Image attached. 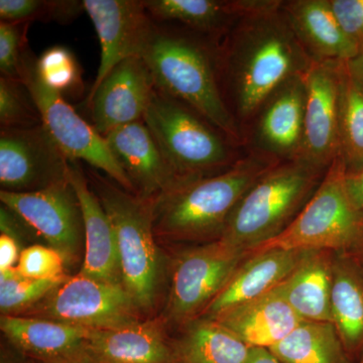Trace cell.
Here are the masks:
<instances>
[{"mask_svg": "<svg viewBox=\"0 0 363 363\" xmlns=\"http://www.w3.org/2000/svg\"><path fill=\"white\" fill-rule=\"evenodd\" d=\"M281 4L269 0L240 18L218 43L222 94L238 126L259 114L286 81L304 76L313 63Z\"/></svg>", "mask_w": 363, "mask_h": 363, "instance_id": "obj_1", "label": "cell"}, {"mask_svg": "<svg viewBox=\"0 0 363 363\" xmlns=\"http://www.w3.org/2000/svg\"><path fill=\"white\" fill-rule=\"evenodd\" d=\"M218 43L152 18L138 56L152 72L157 90L188 105L236 143L240 128L222 94Z\"/></svg>", "mask_w": 363, "mask_h": 363, "instance_id": "obj_2", "label": "cell"}, {"mask_svg": "<svg viewBox=\"0 0 363 363\" xmlns=\"http://www.w3.org/2000/svg\"><path fill=\"white\" fill-rule=\"evenodd\" d=\"M281 162L257 150L216 175L182 181L154 200L156 236L173 241L219 240L248 190Z\"/></svg>", "mask_w": 363, "mask_h": 363, "instance_id": "obj_3", "label": "cell"}, {"mask_svg": "<svg viewBox=\"0 0 363 363\" xmlns=\"http://www.w3.org/2000/svg\"><path fill=\"white\" fill-rule=\"evenodd\" d=\"M325 172L300 160L279 162L241 198L219 240L248 253L274 240L309 201Z\"/></svg>", "mask_w": 363, "mask_h": 363, "instance_id": "obj_4", "label": "cell"}, {"mask_svg": "<svg viewBox=\"0 0 363 363\" xmlns=\"http://www.w3.org/2000/svg\"><path fill=\"white\" fill-rule=\"evenodd\" d=\"M90 183L113 226L123 286L140 311L147 313L156 305L164 272L154 229V200L99 175L91 176Z\"/></svg>", "mask_w": 363, "mask_h": 363, "instance_id": "obj_5", "label": "cell"}, {"mask_svg": "<svg viewBox=\"0 0 363 363\" xmlns=\"http://www.w3.org/2000/svg\"><path fill=\"white\" fill-rule=\"evenodd\" d=\"M346 167L338 156L292 223L250 253L272 248L329 250L358 257L363 253V214L351 199Z\"/></svg>", "mask_w": 363, "mask_h": 363, "instance_id": "obj_6", "label": "cell"}, {"mask_svg": "<svg viewBox=\"0 0 363 363\" xmlns=\"http://www.w3.org/2000/svg\"><path fill=\"white\" fill-rule=\"evenodd\" d=\"M143 121L183 180L216 175L238 161L222 131L175 98L155 91Z\"/></svg>", "mask_w": 363, "mask_h": 363, "instance_id": "obj_7", "label": "cell"}, {"mask_svg": "<svg viewBox=\"0 0 363 363\" xmlns=\"http://www.w3.org/2000/svg\"><path fill=\"white\" fill-rule=\"evenodd\" d=\"M37 58L28 45L21 57L20 77L32 93L45 130L69 161L87 162L135 194L130 179L112 156L104 136L79 116L64 96L42 82L35 66Z\"/></svg>", "mask_w": 363, "mask_h": 363, "instance_id": "obj_8", "label": "cell"}, {"mask_svg": "<svg viewBox=\"0 0 363 363\" xmlns=\"http://www.w3.org/2000/svg\"><path fill=\"white\" fill-rule=\"evenodd\" d=\"M140 313L123 284L79 272L67 277L21 316L45 318L88 330H108L140 321Z\"/></svg>", "mask_w": 363, "mask_h": 363, "instance_id": "obj_9", "label": "cell"}, {"mask_svg": "<svg viewBox=\"0 0 363 363\" xmlns=\"http://www.w3.org/2000/svg\"><path fill=\"white\" fill-rule=\"evenodd\" d=\"M248 255L220 240L181 252L172 267L167 320L185 325L201 317Z\"/></svg>", "mask_w": 363, "mask_h": 363, "instance_id": "obj_10", "label": "cell"}, {"mask_svg": "<svg viewBox=\"0 0 363 363\" xmlns=\"http://www.w3.org/2000/svg\"><path fill=\"white\" fill-rule=\"evenodd\" d=\"M0 201L48 247L58 250L67 264L79 259L85 245L84 221L70 179L35 192L0 191Z\"/></svg>", "mask_w": 363, "mask_h": 363, "instance_id": "obj_11", "label": "cell"}, {"mask_svg": "<svg viewBox=\"0 0 363 363\" xmlns=\"http://www.w3.org/2000/svg\"><path fill=\"white\" fill-rule=\"evenodd\" d=\"M70 161L44 125L0 130V186L13 193L35 192L69 178Z\"/></svg>", "mask_w": 363, "mask_h": 363, "instance_id": "obj_12", "label": "cell"}, {"mask_svg": "<svg viewBox=\"0 0 363 363\" xmlns=\"http://www.w3.org/2000/svg\"><path fill=\"white\" fill-rule=\"evenodd\" d=\"M340 62L313 61L304 75V131L296 160L326 171L340 156Z\"/></svg>", "mask_w": 363, "mask_h": 363, "instance_id": "obj_13", "label": "cell"}, {"mask_svg": "<svg viewBox=\"0 0 363 363\" xmlns=\"http://www.w3.org/2000/svg\"><path fill=\"white\" fill-rule=\"evenodd\" d=\"M156 91L154 78L140 56L121 61L96 87L90 89L86 104L91 121L102 136L116 128L143 121Z\"/></svg>", "mask_w": 363, "mask_h": 363, "instance_id": "obj_14", "label": "cell"}, {"mask_svg": "<svg viewBox=\"0 0 363 363\" xmlns=\"http://www.w3.org/2000/svg\"><path fill=\"white\" fill-rule=\"evenodd\" d=\"M117 164L130 179L135 194L156 200L181 183L145 121H135L104 136Z\"/></svg>", "mask_w": 363, "mask_h": 363, "instance_id": "obj_15", "label": "cell"}, {"mask_svg": "<svg viewBox=\"0 0 363 363\" xmlns=\"http://www.w3.org/2000/svg\"><path fill=\"white\" fill-rule=\"evenodd\" d=\"M83 6L101 50L93 89L117 64L138 56L152 18L143 0H83Z\"/></svg>", "mask_w": 363, "mask_h": 363, "instance_id": "obj_16", "label": "cell"}, {"mask_svg": "<svg viewBox=\"0 0 363 363\" xmlns=\"http://www.w3.org/2000/svg\"><path fill=\"white\" fill-rule=\"evenodd\" d=\"M304 76L286 81L262 106L255 130L259 152L274 159L296 160L304 131Z\"/></svg>", "mask_w": 363, "mask_h": 363, "instance_id": "obj_17", "label": "cell"}, {"mask_svg": "<svg viewBox=\"0 0 363 363\" xmlns=\"http://www.w3.org/2000/svg\"><path fill=\"white\" fill-rule=\"evenodd\" d=\"M80 164L79 161H70L69 172L84 221L85 253L80 272L91 278L123 284L113 226Z\"/></svg>", "mask_w": 363, "mask_h": 363, "instance_id": "obj_18", "label": "cell"}, {"mask_svg": "<svg viewBox=\"0 0 363 363\" xmlns=\"http://www.w3.org/2000/svg\"><path fill=\"white\" fill-rule=\"evenodd\" d=\"M305 252L306 250L272 248L250 253L202 316L216 317L231 308L271 292L292 274Z\"/></svg>", "mask_w": 363, "mask_h": 363, "instance_id": "obj_19", "label": "cell"}, {"mask_svg": "<svg viewBox=\"0 0 363 363\" xmlns=\"http://www.w3.org/2000/svg\"><path fill=\"white\" fill-rule=\"evenodd\" d=\"M281 9L313 61L345 62L357 56L359 45L344 33L329 0H291Z\"/></svg>", "mask_w": 363, "mask_h": 363, "instance_id": "obj_20", "label": "cell"}, {"mask_svg": "<svg viewBox=\"0 0 363 363\" xmlns=\"http://www.w3.org/2000/svg\"><path fill=\"white\" fill-rule=\"evenodd\" d=\"M213 318L248 347L267 350L283 340L304 321L277 288Z\"/></svg>", "mask_w": 363, "mask_h": 363, "instance_id": "obj_21", "label": "cell"}, {"mask_svg": "<svg viewBox=\"0 0 363 363\" xmlns=\"http://www.w3.org/2000/svg\"><path fill=\"white\" fill-rule=\"evenodd\" d=\"M269 0H143L152 20L220 40L240 18Z\"/></svg>", "mask_w": 363, "mask_h": 363, "instance_id": "obj_22", "label": "cell"}, {"mask_svg": "<svg viewBox=\"0 0 363 363\" xmlns=\"http://www.w3.org/2000/svg\"><path fill=\"white\" fill-rule=\"evenodd\" d=\"M87 350L98 363H171L172 346L161 320L91 330Z\"/></svg>", "mask_w": 363, "mask_h": 363, "instance_id": "obj_23", "label": "cell"}, {"mask_svg": "<svg viewBox=\"0 0 363 363\" xmlns=\"http://www.w3.org/2000/svg\"><path fill=\"white\" fill-rule=\"evenodd\" d=\"M0 329L16 350L45 362L84 350L91 330L45 318L0 317Z\"/></svg>", "mask_w": 363, "mask_h": 363, "instance_id": "obj_24", "label": "cell"}, {"mask_svg": "<svg viewBox=\"0 0 363 363\" xmlns=\"http://www.w3.org/2000/svg\"><path fill=\"white\" fill-rule=\"evenodd\" d=\"M334 252L306 250L292 274L277 289L304 321L332 322Z\"/></svg>", "mask_w": 363, "mask_h": 363, "instance_id": "obj_25", "label": "cell"}, {"mask_svg": "<svg viewBox=\"0 0 363 363\" xmlns=\"http://www.w3.org/2000/svg\"><path fill=\"white\" fill-rule=\"evenodd\" d=\"M332 323L355 363L363 355V269L355 257L334 253Z\"/></svg>", "mask_w": 363, "mask_h": 363, "instance_id": "obj_26", "label": "cell"}, {"mask_svg": "<svg viewBox=\"0 0 363 363\" xmlns=\"http://www.w3.org/2000/svg\"><path fill=\"white\" fill-rule=\"evenodd\" d=\"M183 326L171 342V363L247 362L250 348L218 320L202 316Z\"/></svg>", "mask_w": 363, "mask_h": 363, "instance_id": "obj_27", "label": "cell"}, {"mask_svg": "<svg viewBox=\"0 0 363 363\" xmlns=\"http://www.w3.org/2000/svg\"><path fill=\"white\" fill-rule=\"evenodd\" d=\"M269 350L281 363H355L332 322L303 321Z\"/></svg>", "mask_w": 363, "mask_h": 363, "instance_id": "obj_28", "label": "cell"}, {"mask_svg": "<svg viewBox=\"0 0 363 363\" xmlns=\"http://www.w3.org/2000/svg\"><path fill=\"white\" fill-rule=\"evenodd\" d=\"M340 156L346 171L363 167V91L340 62Z\"/></svg>", "mask_w": 363, "mask_h": 363, "instance_id": "obj_29", "label": "cell"}, {"mask_svg": "<svg viewBox=\"0 0 363 363\" xmlns=\"http://www.w3.org/2000/svg\"><path fill=\"white\" fill-rule=\"evenodd\" d=\"M68 277V276H67ZM66 277V278H67ZM66 278L33 279L21 276L16 267L0 272L1 315L21 316L33 309Z\"/></svg>", "mask_w": 363, "mask_h": 363, "instance_id": "obj_30", "label": "cell"}, {"mask_svg": "<svg viewBox=\"0 0 363 363\" xmlns=\"http://www.w3.org/2000/svg\"><path fill=\"white\" fill-rule=\"evenodd\" d=\"M76 0H0V18L7 23L56 21L67 25L84 13Z\"/></svg>", "mask_w": 363, "mask_h": 363, "instance_id": "obj_31", "label": "cell"}, {"mask_svg": "<svg viewBox=\"0 0 363 363\" xmlns=\"http://www.w3.org/2000/svg\"><path fill=\"white\" fill-rule=\"evenodd\" d=\"M35 66L42 82L62 96L77 94L82 89V69L68 48L64 45L49 48L38 57Z\"/></svg>", "mask_w": 363, "mask_h": 363, "instance_id": "obj_32", "label": "cell"}, {"mask_svg": "<svg viewBox=\"0 0 363 363\" xmlns=\"http://www.w3.org/2000/svg\"><path fill=\"white\" fill-rule=\"evenodd\" d=\"M42 123L32 93L21 79L0 77V128H33Z\"/></svg>", "mask_w": 363, "mask_h": 363, "instance_id": "obj_33", "label": "cell"}, {"mask_svg": "<svg viewBox=\"0 0 363 363\" xmlns=\"http://www.w3.org/2000/svg\"><path fill=\"white\" fill-rule=\"evenodd\" d=\"M66 259L51 247L33 245L23 248L16 269L21 276L33 279L66 278Z\"/></svg>", "mask_w": 363, "mask_h": 363, "instance_id": "obj_34", "label": "cell"}, {"mask_svg": "<svg viewBox=\"0 0 363 363\" xmlns=\"http://www.w3.org/2000/svg\"><path fill=\"white\" fill-rule=\"evenodd\" d=\"M30 23L0 21V72L1 77L21 79V62L28 47Z\"/></svg>", "mask_w": 363, "mask_h": 363, "instance_id": "obj_35", "label": "cell"}, {"mask_svg": "<svg viewBox=\"0 0 363 363\" xmlns=\"http://www.w3.org/2000/svg\"><path fill=\"white\" fill-rule=\"evenodd\" d=\"M332 11L344 33L363 45V0H329Z\"/></svg>", "mask_w": 363, "mask_h": 363, "instance_id": "obj_36", "label": "cell"}, {"mask_svg": "<svg viewBox=\"0 0 363 363\" xmlns=\"http://www.w3.org/2000/svg\"><path fill=\"white\" fill-rule=\"evenodd\" d=\"M20 241L11 234L0 235V272L18 266L21 257Z\"/></svg>", "mask_w": 363, "mask_h": 363, "instance_id": "obj_37", "label": "cell"}, {"mask_svg": "<svg viewBox=\"0 0 363 363\" xmlns=\"http://www.w3.org/2000/svg\"><path fill=\"white\" fill-rule=\"evenodd\" d=\"M345 183L351 199L363 214V167L357 172L346 171Z\"/></svg>", "mask_w": 363, "mask_h": 363, "instance_id": "obj_38", "label": "cell"}, {"mask_svg": "<svg viewBox=\"0 0 363 363\" xmlns=\"http://www.w3.org/2000/svg\"><path fill=\"white\" fill-rule=\"evenodd\" d=\"M345 65L351 77L363 91V45H360L359 51L354 58L345 61Z\"/></svg>", "mask_w": 363, "mask_h": 363, "instance_id": "obj_39", "label": "cell"}, {"mask_svg": "<svg viewBox=\"0 0 363 363\" xmlns=\"http://www.w3.org/2000/svg\"><path fill=\"white\" fill-rule=\"evenodd\" d=\"M42 363H98L96 359L90 354L87 347L84 350L77 351L73 354L67 355V357L57 358V359L50 360Z\"/></svg>", "mask_w": 363, "mask_h": 363, "instance_id": "obj_40", "label": "cell"}, {"mask_svg": "<svg viewBox=\"0 0 363 363\" xmlns=\"http://www.w3.org/2000/svg\"><path fill=\"white\" fill-rule=\"evenodd\" d=\"M245 363H281L278 358L267 348H250Z\"/></svg>", "mask_w": 363, "mask_h": 363, "instance_id": "obj_41", "label": "cell"}, {"mask_svg": "<svg viewBox=\"0 0 363 363\" xmlns=\"http://www.w3.org/2000/svg\"><path fill=\"white\" fill-rule=\"evenodd\" d=\"M357 259V262H359L360 266H362L363 269V253L362 255H359L358 257H355Z\"/></svg>", "mask_w": 363, "mask_h": 363, "instance_id": "obj_42", "label": "cell"}, {"mask_svg": "<svg viewBox=\"0 0 363 363\" xmlns=\"http://www.w3.org/2000/svg\"><path fill=\"white\" fill-rule=\"evenodd\" d=\"M357 363H363V355L362 357L359 358V360Z\"/></svg>", "mask_w": 363, "mask_h": 363, "instance_id": "obj_43", "label": "cell"}]
</instances>
